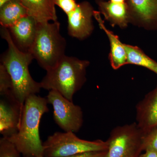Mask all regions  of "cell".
<instances>
[{"instance_id": "obj_5", "label": "cell", "mask_w": 157, "mask_h": 157, "mask_svg": "<svg viewBox=\"0 0 157 157\" xmlns=\"http://www.w3.org/2000/svg\"><path fill=\"white\" fill-rule=\"evenodd\" d=\"M107 148V140L90 141L80 139L73 132H56L43 142V157H67Z\"/></svg>"}, {"instance_id": "obj_16", "label": "cell", "mask_w": 157, "mask_h": 157, "mask_svg": "<svg viewBox=\"0 0 157 157\" xmlns=\"http://www.w3.org/2000/svg\"><path fill=\"white\" fill-rule=\"evenodd\" d=\"M28 15L27 11L21 0H13L0 7V23L8 28L19 19Z\"/></svg>"}, {"instance_id": "obj_1", "label": "cell", "mask_w": 157, "mask_h": 157, "mask_svg": "<svg viewBox=\"0 0 157 157\" xmlns=\"http://www.w3.org/2000/svg\"><path fill=\"white\" fill-rule=\"evenodd\" d=\"M1 35L8 44V49L1 56L2 64L11 76L12 82L11 94L22 105L27 98L36 94L42 89L40 82L32 78L29 67L34 57L30 52L19 50L13 42L8 29L2 27Z\"/></svg>"}, {"instance_id": "obj_15", "label": "cell", "mask_w": 157, "mask_h": 157, "mask_svg": "<svg viewBox=\"0 0 157 157\" xmlns=\"http://www.w3.org/2000/svg\"><path fill=\"white\" fill-rule=\"evenodd\" d=\"M97 2L105 19L109 21L113 26L118 25L121 28L126 27L130 21L126 3H117L101 0H98Z\"/></svg>"}, {"instance_id": "obj_20", "label": "cell", "mask_w": 157, "mask_h": 157, "mask_svg": "<svg viewBox=\"0 0 157 157\" xmlns=\"http://www.w3.org/2000/svg\"><path fill=\"white\" fill-rule=\"evenodd\" d=\"M143 151H151L157 153V126L144 135Z\"/></svg>"}, {"instance_id": "obj_12", "label": "cell", "mask_w": 157, "mask_h": 157, "mask_svg": "<svg viewBox=\"0 0 157 157\" xmlns=\"http://www.w3.org/2000/svg\"><path fill=\"white\" fill-rule=\"evenodd\" d=\"M136 121L143 135L157 126V85L136 105Z\"/></svg>"}, {"instance_id": "obj_7", "label": "cell", "mask_w": 157, "mask_h": 157, "mask_svg": "<svg viewBox=\"0 0 157 157\" xmlns=\"http://www.w3.org/2000/svg\"><path fill=\"white\" fill-rule=\"evenodd\" d=\"M46 98L53 107L56 123L65 132H78L83 123V112L80 106L55 90L49 91Z\"/></svg>"}, {"instance_id": "obj_2", "label": "cell", "mask_w": 157, "mask_h": 157, "mask_svg": "<svg viewBox=\"0 0 157 157\" xmlns=\"http://www.w3.org/2000/svg\"><path fill=\"white\" fill-rule=\"evenodd\" d=\"M46 98L36 94L27 98L23 107L18 131L8 137L23 157H43V143L39 135V125L42 116L48 112Z\"/></svg>"}, {"instance_id": "obj_11", "label": "cell", "mask_w": 157, "mask_h": 157, "mask_svg": "<svg viewBox=\"0 0 157 157\" xmlns=\"http://www.w3.org/2000/svg\"><path fill=\"white\" fill-rule=\"evenodd\" d=\"M38 23L33 17L28 15L7 28L19 50L30 52L36 37Z\"/></svg>"}, {"instance_id": "obj_18", "label": "cell", "mask_w": 157, "mask_h": 157, "mask_svg": "<svg viewBox=\"0 0 157 157\" xmlns=\"http://www.w3.org/2000/svg\"><path fill=\"white\" fill-rule=\"evenodd\" d=\"M21 153L8 137L0 139V157H21Z\"/></svg>"}, {"instance_id": "obj_25", "label": "cell", "mask_w": 157, "mask_h": 157, "mask_svg": "<svg viewBox=\"0 0 157 157\" xmlns=\"http://www.w3.org/2000/svg\"><path fill=\"white\" fill-rule=\"evenodd\" d=\"M11 1H13V0H0V7H2L6 3Z\"/></svg>"}, {"instance_id": "obj_14", "label": "cell", "mask_w": 157, "mask_h": 157, "mask_svg": "<svg viewBox=\"0 0 157 157\" xmlns=\"http://www.w3.org/2000/svg\"><path fill=\"white\" fill-rule=\"evenodd\" d=\"M28 15L39 23L57 21L54 0H21Z\"/></svg>"}, {"instance_id": "obj_22", "label": "cell", "mask_w": 157, "mask_h": 157, "mask_svg": "<svg viewBox=\"0 0 157 157\" xmlns=\"http://www.w3.org/2000/svg\"><path fill=\"white\" fill-rule=\"evenodd\" d=\"M107 151L86 152L67 157H107Z\"/></svg>"}, {"instance_id": "obj_19", "label": "cell", "mask_w": 157, "mask_h": 157, "mask_svg": "<svg viewBox=\"0 0 157 157\" xmlns=\"http://www.w3.org/2000/svg\"><path fill=\"white\" fill-rule=\"evenodd\" d=\"M12 82L11 76L5 66L0 63V95H9L11 94Z\"/></svg>"}, {"instance_id": "obj_9", "label": "cell", "mask_w": 157, "mask_h": 157, "mask_svg": "<svg viewBox=\"0 0 157 157\" xmlns=\"http://www.w3.org/2000/svg\"><path fill=\"white\" fill-rule=\"evenodd\" d=\"M23 105L12 94L2 96L0 101V133L9 137L16 134L19 128Z\"/></svg>"}, {"instance_id": "obj_24", "label": "cell", "mask_w": 157, "mask_h": 157, "mask_svg": "<svg viewBox=\"0 0 157 157\" xmlns=\"http://www.w3.org/2000/svg\"><path fill=\"white\" fill-rule=\"evenodd\" d=\"M126 0H110V2H112L117 3H125Z\"/></svg>"}, {"instance_id": "obj_6", "label": "cell", "mask_w": 157, "mask_h": 157, "mask_svg": "<svg viewBox=\"0 0 157 157\" xmlns=\"http://www.w3.org/2000/svg\"><path fill=\"white\" fill-rule=\"evenodd\" d=\"M143 136L136 123L115 127L107 140V157H139Z\"/></svg>"}, {"instance_id": "obj_10", "label": "cell", "mask_w": 157, "mask_h": 157, "mask_svg": "<svg viewBox=\"0 0 157 157\" xmlns=\"http://www.w3.org/2000/svg\"><path fill=\"white\" fill-rule=\"evenodd\" d=\"M130 21L149 30L157 29V0H128Z\"/></svg>"}, {"instance_id": "obj_3", "label": "cell", "mask_w": 157, "mask_h": 157, "mask_svg": "<svg viewBox=\"0 0 157 157\" xmlns=\"http://www.w3.org/2000/svg\"><path fill=\"white\" fill-rule=\"evenodd\" d=\"M90 62L65 55L54 67L46 71L40 82L41 87L59 92L69 101L86 81V69Z\"/></svg>"}, {"instance_id": "obj_8", "label": "cell", "mask_w": 157, "mask_h": 157, "mask_svg": "<svg viewBox=\"0 0 157 157\" xmlns=\"http://www.w3.org/2000/svg\"><path fill=\"white\" fill-rule=\"evenodd\" d=\"M93 7L87 2L77 4L75 10L68 14V33L70 36L83 40L89 36L94 30Z\"/></svg>"}, {"instance_id": "obj_26", "label": "cell", "mask_w": 157, "mask_h": 157, "mask_svg": "<svg viewBox=\"0 0 157 157\" xmlns=\"http://www.w3.org/2000/svg\"></svg>"}, {"instance_id": "obj_13", "label": "cell", "mask_w": 157, "mask_h": 157, "mask_svg": "<svg viewBox=\"0 0 157 157\" xmlns=\"http://www.w3.org/2000/svg\"><path fill=\"white\" fill-rule=\"evenodd\" d=\"M94 16L109 39L110 46L109 59L111 67L114 70H117L127 64V54L124 44L120 41L118 36L106 27L99 12L94 11Z\"/></svg>"}, {"instance_id": "obj_4", "label": "cell", "mask_w": 157, "mask_h": 157, "mask_svg": "<svg viewBox=\"0 0 157 157\" xmlns=\"http://www.w3.org/2000/svg\"><path fill=\"white\" fill-rule=\"evenodd\" d=\"M60 24L38 23L36 34L30 52L46 71L54 67L65 56L66 39L60 32Z\"/></svg>"}, {"instance_id": "obj_17", "label": "cell", "mask_w": 157, "mask_h": 157, "mask_svg": "<svg viewBox=\"0 0 157 157\" xmlns=\"http://www.w3.org/2000/svg\"><path fill=\"white\" fill-rule=\"evenodd\" d=\"M127 54V64L141 66L157 74V62L146 55L137 46L124 44Z\"/></svg>"}, {"instance_id": "obj_23", "label": "cell", "mask_w": 157, "mask_h": 157, "mask_svg": "<svg viewBox=\"0 0 157 157\" xmlns=\"http://www.w3.org/2000/svg\"><path fill=\"white\" fill-rule=\"evenodd\" d=\"M139 157H157V153L151 151H145Z\"/></svg>"}, {"instance_id": "obj_21", "label": "cell", "mask_w": 157, "mask_h": 157, "mask_svg": "<svg viewBox=\"0 0 157 157\" xmlns=\"http://www.w3.org/2000/svg\"><path fill=\"white\" fill-rule=\"evenodd\" d=\"M55 5L58 6L67 15L77 7L75 0H54Z\"/></svg>"}]
</instances>
